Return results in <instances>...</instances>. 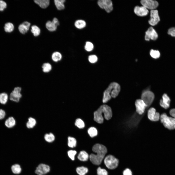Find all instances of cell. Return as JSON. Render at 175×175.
<instances>
[{
  "label": "cell",
  "mask_w": 175,
  "mask_h": 175,
  "mask_svg": "<svg viewBox=\"0 0 175 175\" xmlns=\"http://www.w3.org/2000/svg\"><path fill=\"white\" fill-rule=\"evenodd\" d=\"M92 150L96 154H91L89 158L91 162L94 165H100L107 152V149L104 145L96 144L93 147Z\"/></svg>",
  "instance_id": "cell-1"
},
{
  "label": "cell",
  "mask_w": 175,
  "mask_h": 175,
  "mask_svg": "<svg viewBox=\"0 0 175 175\" xmlns=\"http://www.w3.org/2000/svg\"><path fill=\"white\" fill-rule=\"evenodd\" d=\"M102 113L104 114L105 118L107 120H109L112 117V112L110 107L107 105H103L94 113V120L99 123H102L104 121L102 115Z\"/></svg>",
  "instance_id": "cell-2"
},
{
  "label": "cell",
  "mask_w": 175,
  "mask_h": 175,
  "mask_svg": "<svg viewBox=\"0 0 175 175\" xmlns=\"http://www.w3.org/2000/svg\"><path fill=\"white\" fill-rule=\"evenodd\" d=\"M120 90L119 85L116 82L111 83L103 93V102H107L112 97L115 98L118 95Z\"/></svg>",
  "instance_id": "cell-3"
},
{
  "label": "cell",
  "mask_w": 175,
  "mask_h": 175,
  "mask_svg": "<svg viewBox=\"0 0 175 175\" xmlns=\"http://www.w3.org/2000/svg\"><path fill=\"white\" fill-rule=\"evenodd\" d=\"M161 122L165 127L169 130L175 129V119L167 116L165 113L161 114L160 116Z\"/></svg>",
  "instance_id": "cell-4"
},
{
  "label": "cell",
  "mask_w": 175,
  "mask_h": 175,
  "mask_svg": "<svg viewBox=\"0 0 175 175\" xmlns=\"http://www.w3.org/2000/svg\"><path fill=\"white\" fill-rule=\"evenodd\" d=\"M104 163L106 166L110 169H113L116 168L119 164L118 159L113 156L108 155L105 158Z\"/></svg>",
  "instance_id": "cell-5"
},
{
  "label": "cell",
  "mask_w": 175,
  "mask_h": 175,
  "mask_svg": "<svg viewBox=\"0 0 175 175\" xmlns=\"http://www.w3.org/2000/svg\"><path fill=\"white\" fill-rule=\"evenodd\" d=\"M22 90V88L21 87H15L10 94V100L16 103L19 102L22 96L21 93Z\"/></svg>",
  "instance_id": "cell-6"
},
{
  "label": "cell",
  "mask_w": 175,
  "mask_h": 175,
  "mask_svg": "<svg viewBox=\"0 0 175 175\" xmlns=\"http://www.w3.org/2000/svg\"><path fill=\"white\" fill-rule=\"evenodd\" d=\"M154 95L152 91L147 90L143 91L141 95V99L148 106L150 105L153 102L154 98Z\"/></svg>",
  "instance_id": "cell-7"
},
{
  "label": "cell",
  "mask_w": 175,
  "mask_h": 175,
  "mask_svg": "<svg viewBox=\"0 0 175 175\" xmlns=\"http://www.w3.org/2000/svg\"><path fill=\"white\" fill-rule=\"evenodd\" d=\"M51 167L49 165L41 163L36 167L35 172L37 175H45L49 173Z\"/></svg>",
  "instance_id": "cell-8"
},
{
  "label": "cell",
  "mask_w": 175,
  "mask_h": 175,
  "mask_svg": "<svg viewBox=\"0 0 175 175\" xmlns=\"http://www.w3.org/2000/svg\"><path fill=\"white\" fill-rule=\"evenodd\" d=\"M97 3L100 8L104 9L107 13L110 12L113 9L112 3L110 0H99Z\"/></svg>",
  "instance_id": "cell-9"
},
{
  "label": "cell",
  "mask_w": 175,
  "mask_h": 175,
  "mask_svg": "<svg viewBox=\"0 0 175 175\" xmlns=\"http://www.w3.org/2000/svg\"><path fill=\"white\" fill-rule=\"evenodd\" d=\"M140 3L142 6L151 10H155L158 5L157 1L152 0H142Z\"/></svg>",
  "instance_id": "cell-10"
},
{
  "label": "cell",
  "mask_w": 175,
  "mask_h": 175,
  "mask_svg": "<svg viewBox=\"0 0 175 175\" xmlns=\"http://www.w3.org/2000/svg\"><path fill=\"white\" fill-rule=\"evenodd\" d=\"M135 105L137 112L140 115L144 113L146 108L148 106L141 99L137 100L135 102Z\"/></svg>",
  "instance_id": "cell-11"
},
{
  "label": "cell",
  "mask_w": 175,
  "mask_h": 175,
  "mask_svg": "<svg viewBox=\"0 0 175 175\" xmlns=\"http://www.w3.org/2000/svg\"><path fill=\"white\" fill-rule=\"evenodd\" d=\"M150 18L149 21V24L152 26L156 25L160 20L158 11L157 10H151Z\"/></svg>",
  "instance_id": "cell-12"
},
{
  "label": "cell",
  "mask_w": 175,
  "mask_h": 175,
  "mask_svg": "<svg viewBox=\"0 0 175 175\" xmlns=\"http://www.w3.org/2000/svg\"><path fill=\"white\" fill-rule=\"evenodd\" d=\"M158 35L155 30L152 27H149L145 32V39L149 41L150 39L156 40L158 37Z\"/></svg>",
  "instance_id": "cell-13"
},
{
  "label": "cell",
  "mask_w": 175,
  "mask_h": 175,
  "mask_svg": "<svg viewBox=\"0 0 175 175\" xmlns=\"http://www.w3.org/2000/svg\"><path fill=\"white\" fill-rule=\"evenodd\" d=\"M148 116L150 120L153 121H158L160 119L159 113L157 112L155 109L153 107L150 108L148 112Z\"/></svg>",
  "instance_id": "cell-14"
},
{
  "label": "cell",
  "mask_w": 175,
  "mask_h": 175,
  "mask_svg": "<svg viewBox=\"0 0 175 175\" xmlns=\"http://www.w3.org/2000/svg\"><path fill=\"white\" fill-rule=\"evenodd\" d=\"M134 11L137 15L141 17L146 16L149 13L148 9L143 6H136L134 8Z\"/></svg>",
  "instance_id": "cell-15"
},
{
  "label": "cell",
  "mask_w": 175,
  "mask_h": 175,
  "mask_svg": "<svg viewBox=\"0 0 175 175\" xmlns=\"http://www.w3.org/2000/svg\"><path fill=\"white\" fill-rule=\"evenodd\" d=\"M170 100L169 97L166 94H164L162 96V99L160 100V105L165 109H167L170 106Z\"/></svg>",
  "instance_id": "cell-16"
},
{
  "label": "cell",
  "mask_w": 175,
  "mask_h": 175,
  "mask_svg": "<svg viewBox=\"0 0 175 175\" xmlns=\"http://www.w3.org/2000/svg\"><path fill=\"white\" fill-rule=\"evenodd\" d=\"M16 121L15 118L13 116L9 117L5 121L4 124L8 128H11L15 126Z\"/></svg>",
  "instance_id": "cell-17"
},
{
  "label": "cell",
  "mask_w": 175,
  "mask_h": 175,
  "mask_svg": "<svg viewBox=\"0 0 175 175\" xmlns=\"http://www.w3.org/2000/svg\"><path fill=\"white\" fill-rule=\"evenodd\" d=\"M52 65L48 62H45L41 66V68L43 72L45 73H48L50 72L52 69Z\"/></svg>",
  "instance_id": "cell-18"
},
{
  "label": "cell",
  "mask_w": 175,
  "mask_h": 175,
  "mask_svg": "<svg viewBox=\"0 0 175 175\" xmlns=\"http://www.w3.org/2000/svg\"><path fill=\"white\" fill-rule=\"evenodd\" d=\"M34 1L41 8L44 9L48 7L50 2V0H35Z\"/></svg>",
  "instance_id": "cell-19"
},
{
  "label": "cell",
  "mask_w": 175,
  "mask_h": 175,
  "mask_svg": "<svg viewBox=\"0 0 175 175\" xmlns=\"http://www.w3.org/2000/svg\"><path fill=\"white\" fill-rule=\"evenodd\" d=\"M62 55L60 52L55 51L52 54L51 59L53 62L57 63L61 61L62 59Z\"/></svg>",
  "instance_id": "cell-20"
},
{
  "label": "cell",
  "mask_w": 175,
  "mask_h": 175,
  "mask_svg": "<svg viewBox=\"0 0 175 175\" xmlns=\"http://www.w3.org/2000/svg\"><path fill=\"white\" fill-rule=\"evenodd\" d=\"M36 123V120L35 118L30 117L28 119V121L26 124V126L28 129H32L35 126Z\"/></svg>",
  "instance_id": "cell-21"
},
{
  "label": "cell",
  "mask_w": 175,
  "mask_h": 175,
  "mask_svg": "<svg viewBox=\"0 0 175 175\" xmlns=\"http://www.w3.org/2000/svg\"><path fill=\"white\" fill-rule=\"evenodd\" d=\"M89 157L88 154L84 150L80 151L77 156L78 158L80 160L83 161L88 160Z\"/></svg>",
  "instance_id": "cell-22"
},
{
  "label": "cell",
  "mask_w": 175,
  "mask_h": 175,
  "mask_svg": "<svg viewBox=\"0 0 175 175\" xmlns=\"http://www.w3.org/2000/svg\"><path fill=\"white\" fill-rule=\"evenodd\" d=\"M11 170L12 172L14 174L18 175L21 172L22 169L20 165L15 164L12 165L11 167Z\"/></svg>",
  "instance_id": "cell-23"
},
{
  "label": "cell",
  "mask_w": 175,
  "mask_h": 175,
  "mask_svg": "<svg viewBox=\"0 0 175 175\" xmlns=\"http://www.w3.org/2000/svg\"><path fill=\"white\" fill-rule=\"evenodd\" d=\"M44 138L45 141L48 143L53 142L55 140V138L54 135L51 132L45 134Z\"/></svg>",
  "instance_id": "cell-24"
},
{
  "label": "cell",
  "mask_w": 175,
  "mask_h": 175,
  "mask_svg": "<svg viewBox=\"0 0 175 175\" xmlns=\"http://www.w3.org/2000/svg\"><path fill=\"white\" fill-rule=\"evenodd\" d=\"M45 26L46 28L51 32L55 31L57 27V26L52 21H48L46 23Z\"/></svg>",
  "instance_id": "cell-25"
},
{
  "label": "cell",
  "mask_w": 175,
  "mask_h": 175,
  "mask_svg": "<svg viewBox=\"0 0 175 175\" xmlns=\"http://www.w3.org/2000/svg\"><path fill=\"white\" fill-rule=\"evenodd\" d=\"M54 3L57 9L59 10H61L65 8L64 3L65 0H55Z\"/></svg>",
  "instance_id": "cell-26"
},
{
  "label": "cell",
  "mask_w": 175,
  "mask_h": 175,
  "mask_svg": "<svg viewBox=\"0 0 175 175\" xmlns=\"http://www.w3.org/2000/svg\"><path fill=\"white\" fill-rule=\"evenodd\" d=\"M76 27L79 29H82L85 27L86 25L85 21L83 20L79 19L77 20L74 23Z\"/></svg>",
  "instance_id": "cell-27"
},
{
  "label": "cell",
  "mask_w": 175,
  "mask_h": 175,
  "mask_svg": "<svg viewBox=\"0 0 175 175\" xmlns=\"http://www.w3.org/2000/svg\"><path fill=\"white\" fill-rule=\"evenodd\" d=\"M8 99V96L6 93L3 92L0 94V103L2 105H5L7 103Z\"/></svg>",
  "instance_id": "cell-28"
},
{
  "label": "cell",
  "mask_w": 175,
  "mask_h": 175,
  "mask_svg": "<svg viewBox=\"0 0 175 175\" xmlns=\"http://www.w3.org/2000/svg\"><path fill=\"white\" fill-rule=\"evenodd\" d=\"M88 171V168L84 166L78 167L76 169V172L79 175H85Z\"/></svg>",
  "instance_id": "cell-29"
},
{
  "label": "cell",
  "mask_w": 175,
  "mask_h": 175,
  "mask_svg": "<svg viewBox=\"0 0 175 175\" xmlns=\"http://www.w3.org/2000/svg\"><path fill=\"white\" fill-rule=\"evenodd\" d=\"M31 32L35 36H39L41 32V30L40 28L35 25L32 26L31 27Z\"/></svg>",
  "instance_id": "cell-30"
},
{
  "label": "cell",
  "mask_w": 175,
  "mask_h": 175,
  "mask_svg": "<svg viewBox=\"0 0 175 175\" xmlns=\"http://www.w3.org/2000/svg\"><path fill=\"white\" fill-rule=\"evenodd\" d=\"M5 31L8 33H10L13 31L14 26L13 24L10 22L6 23L4 27Z\"/></svg>",
  "instance_id": "cell-31"
},
{
  "label": "cell",
  "mask_w": 175,
  "mask_h": 175,
  "mask_svg": "<svg viewBox=\"0 0 175 175\" xmlns=\"http://www.w3.org/2000/svg\"><path fill=\"white\" fill-rule=\"evenodd\" d=\"M76 140L74 138L70 137H68V145L69 147L71 148L76 147Z\"/></svg>",
  "instance_id": "cell-32"
},
{
  "label": "cell",
  "mask_w": 175,
  "mask_h": 175,
  "mask_svg": "<svg viewBox=\"0 0 175 175\" xmlns=\"http://www.w3.org/2000/svg\"><path fill=\"white\" fill-rule=\"evenodd\" d=\"M29 28L22 23L20 24L18 27V29L19 32L22 34H25L26 33L29 29Z\"/></svg>",
  "instance_id": "cell-33"
},
{
  "label": "cell",
  "mask_w": 175,
  "mask_h": 175,
  "mask_svg": "<svg viewBox=\"0 0 175 175\" xmlns=\"http://www.w3.org/2000/svg\"><path fill=\"white\" fill-rule=\"evenodd\" d=\"M88 132L89 135L91 137L96 136L97 134V129L93 127H91L89 128L88 130Z\"/></svg>",
  "instance_id": "cell-34"
},
{
  "label": "cell",
  "mask_w": 175,
  "mask_h": 175,
  "mask_svg": "<svg viewBox=\"0 0 175 175\" xmlns=\"http://www.w3.org/2000/svg\"><path fill=\"white\" fill-rule=\"evenodd\" d=\"M150 54L151 56L154 59L159 58L160 56V54L158 50L151 49L150 51Z\"/></svg>",
  "instance_id": "cell-35"
},
{
  "label": "cell",
  "mask_w": 175,
  "mask_h": 175,
  "mask_svg": "<svg viewBox=\"0 0 175 175\" xmlns=\"http://www.w3.org/2000/svg\"><path fill=\"white\" fill-rule=\"evenodd\" d=\"M75 124L79 128H83L85 126L84 122L80 119H77L76 120Z\"/></svg>",
  "instance_id": "cell-36"
},
{
  "label": "cell",
  "mask_w": 175,
  "mask_h": 175,
  "mask_svg": "<svg viewBox=\"0 0 175 175\" xmlns=\"http://www.w3.org/2000/svg\"><path fill=\"white\" fill-rule=\"evenodd\" d=\"M94 47V45L91 42L89 41L86 42L85 46V49L86 51H91L93 49Z\"/></svg>",
  "instance_id": "cell-37"
},
{
  "label": "cell",
  "mask_w": 175,
  "mask_h": 175,
  "mask_svg": "<svg viewBox=\"0 0 175 175\" xmlns=\"http://www.w3.org/2000/svg\"><path fill=\"white\" fill-rule=\"evenodd\" d=\"M77 153V151L75 150H70L67 152L68 157L72 160H75V156Z\"/></svg>",
  "instance_id": "cell-38"
},
{
  "label": "cell",
  "mask_w": 175,
  "mask_h": 175,
  "mask_svg": "<svg viewBox=\"0 0 175 175\" xmlns=\"http://www.w3.org/2000/svg\"><path fill=\"white\" fill-rule=\"evenodd\" d=\"M97 175H108L107 171L105 169L99 167L97 170Z\"/></svg>",
  "instance_id": "cell-39"
},
{
  "label": "cell",
  "mask_w": 175,
  "mask_h": 175,
  "mask_svg": "<svg viewBox=\"0 0 175 175\" xmlns=\"http://www.w3.org/2000/svg\"><path fill=\"white\" fill-rule=\"evenodd\" d=\"M88 60L91 63H94L97 61V57L95 55H91L89 56Z\"/></svg>",
  "instance_id": "cell-40"
},
{
  "label": "cell",
  "mask_w": 175,
  "mask_h": 175,
  "mask_svg": "<svg viewBox=\"0 0 175 175\" xmlns=\"http://www.w3.org/2000/svg\"><path fill=\"white\" fill-rule=\"evenodd\" d=\"M7 4L4 1L0 0V11H2L6 8Z\"/></svg>",
  "instance_id": "cell-41"
},
{
  "label": "cell",
  "mask_w": 175,
  "mask_h": 175,
  "mask_svg": "<svg viewBox=\"0 0 175 175\" xmlns=\"http://www.w3.org/2000/svg\"><path fill=\"white\" fill-rule=\"evenodd\" d=\"M167 33L169 35L175 37V27L170 28L168 30Z\"/></svg>",
  "instance_id": "cell-42"
},
{
  "label": "cell",
  "mask_w": 175,
  "mask_h": 175,
  "mask_svg": "<svg viewBox=\"0 0 175 175\" xmlns=\"http://www.w3.org/2000/svg\"><path fill=\"white\" fill-rule=\"evenodd\" d=\"M6 115V113L3 110L0 109V120L4 119Z\"/></svg>",
  "instance_id": "cell-43"
},
{
  "label": "cell",
  "mask_w": 175,
  "mask_h": 175,
  "mask_svg": "<svg viewBox=\"0 0 175 175\" xmlns=\"http://www.w3.org/2000/svg\"><path fill=\"white\" fill-rule=\"evenodd\" d=\"M123 175H132V173L130 169L127 168L123 171Z\"/></svg>",
  "instance_id": "cell-44"
},
{
  "label": "cell",
  "mask_w": 175,
  "mask_h": 175,
  "mask_svg": "<svg viewBox=\"0 0 175 175\" xmlns=\"http://www.w3.org/2000/svg\"><path fill=\"white\" fill-rule=\"evenodd\" d=\"M169 114L172 117L175 119V108L171 109L169 111Z\"/></svg>",
  "instance_id": "cell-45"
},
{
  "label": "cell",
  "mask_w": 175,
  "mask_h": 175,
  "mask_svg": "<svg viewBox=\"0 0 175 175\" xmlns=\"http://www.w3.org/2000/svg\"><path fill=\"white\" fill-rule=\"evenodd\" d=\"M52 22L57 26L59 25V22L56 18H54L53 19Z\"/></svg>",
  "instance_id": "cell-46"
}]
</instances>
